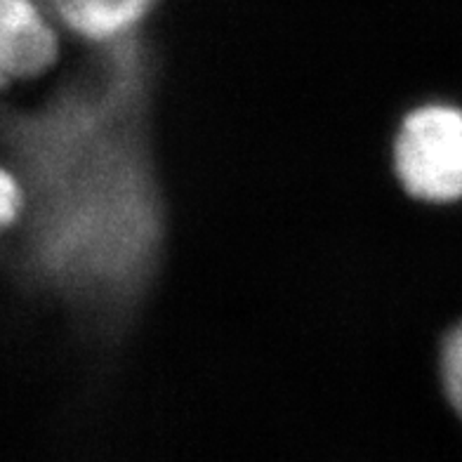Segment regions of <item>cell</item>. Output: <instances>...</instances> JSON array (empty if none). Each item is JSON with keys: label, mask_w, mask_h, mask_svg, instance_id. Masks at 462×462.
I'll use <instances>...</instances> for the list:
<instances>
[{"label": "cell", "mask_w": 462, "mask_h": 462, "mask_svg": "<svg viewBox=\"0 0 462 462\" xmlns=\"http://www.w3.org/2000/svg\"><path fill=\"white\" fill-rule=\"evenodd\" d=\"M441 383L450 408L462 420V323L446 335L441 345Z\"/></svg>", "instance_id": "obj_5"}, {"label": "cell", "mask_w": 462, "mask_h": 462, "mask_svg": "<svg viewBox=\"0 0 462 462\" xmlns=\"http://www.w3.org/2000/svg\"><path fill=\"white\" fill-rule=\"evenodd\" d=\"M57 60V36L33 0H0V69L5 80H29Z\"/></svg>", "instance_id": "obj_3"}, {"label": "cell", "mask_w": 462, "mask_h": 462, "mask_svg": "<svg viewBox=\"0 0 462 462\" xmlns=\"http://www.w3.org/2000/svg\"><path fill=\"white\" fill-rule=\"evenodd\" d=\"M394 171L408 194L427 203L462 199V109L425 104L406 116L394 140Z\"/></svg>", "instance_id": "obj_2"}, {"label": "cell", "mask_w": 462, "mask_h": 462, "mask_svg": "<svg viewBox=\"0 0 462 462\" xmlns=\"http://www.w3.org/2000/svg\"><path fill=\"white\" fill-rule=\"evenodd\" d=\"M26 210V194L24 187L19 182V177L14 175L10 168L3 172V182H0V215H3V225L7 229L19 225V219Z\"/></svg>", "instance_id": "obj_6"}, {"label": "cell", "mask_w": 462, "mask_h": 462, "mask_svg": "<svg viewBox=\"0 0 462 462\" xmlns=\"http://www.w3.org/2000/svg\"><path fill=\"white\" fill-rule=\"evenodd\" d=\"M153 0H50L61 24L90 43L106 45L133 36Z\"/></svg>", "instance_id": "obj_4"}, {"label": "cell", "mask_w": 462, "mask_h": 462, "mask_svg": "<svg viewBox=\"0 0 462 462\" xmlns=\"http://www.w3.org/2000/svg\"><path fill=\"white\" fill-rule=\"evenodd\" d=\"M153 60L134 36L99 45L57 90L5 114L26 210L17 269L80 317H128L156 274L163 201L149 144Z\"/></svg>", "instance_id": "obj_1"}]
</instances>
